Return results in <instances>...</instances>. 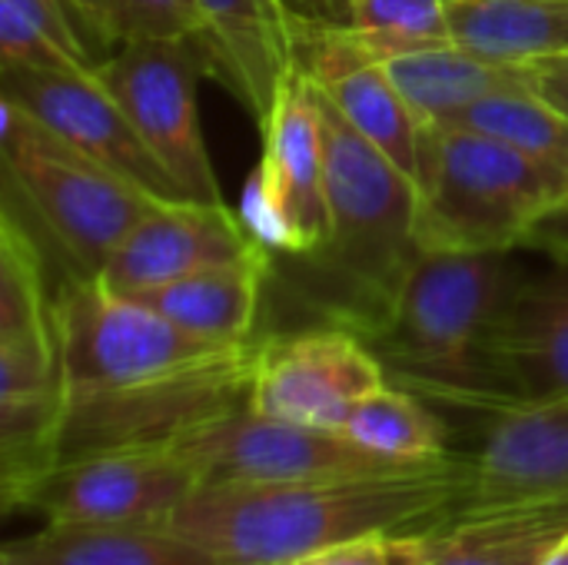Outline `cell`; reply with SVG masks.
<instances>
[{
  "mask_svg": "<svg viewBox=\"0 0 568 565\" xmlns=\"http://www.w3.org/2000/svg\"><path fill=\"white\" fill-rule=\"evenodd\" d=\"M0 565H233L166 529L47 523L7 543Z\"/></svg>",
  "mask_w": 568,
  "mask_h": 565,
  "instance_id": "cell-21",
  "label": "cell"
},
{
  "mask_svg": "<svg viewBox=\"0 0 568 565\" xmlns=\"http://www.w3.org/2000/svg\"><path fill=\"white\" fill-rule=\"evenodd\" d=\"M213 73L203 37L130 40L97 63V77L126 110L153 157L186 200L223 203L200 123V80Z\"/></svg>",
  "mask_w": 568,
  "mask_h": 565,
  "instance_id": "cell-9",
  "label": "cell"
},
{
  "mask_svg": "<svg viewBox=\"0 0 568 565\" xmlns=\"http://www.w3.org/2000/svg\"><path fill=\"white\" fill-rule=\"evenodd\" d=\"M349 27L379 60L453 40L449 0H353Z\"/></svg>",
  "mask_w": 568,
  "mask_h": 565,
  "instance_id": "cell-26",
  "label": "cell"
},
{
  "mask_svg": "<svg viewBox=\"0 0 568 565\" xmlns=\"http://www.w3.org/2000/svg\"><path fill=\"white\" fill-rule=\"evenodd\" d=\"M326 137L329 240L310 256L313 303L333 326L366 343L389 323L423 250L416 243V183L379 153L316 87Z\"/></svg>",
  "mask_w": 568,
  "mask_h": 565,
  "instance_id": "cell-3",
  "label": "cell"
},
{
  "mask_svg": "<svg viewBox=\"0 0 568 565\" xmlns=\"http://www.w3.org/2000/svg\"><path fill=\"white\" fill-rule=\"evenodd\" d=\"M210 480H253V483H296L329 476L389 473L416 463L383 460L343 433L296 426L286 420L260 416L250 406L210 420L170 443Z\"/></svg>",
  "mask_w": 568,
  "mask_h": 565,
  "instance_id": "cell-12",
  "label": "cell"
},
{
  "mask_svg": "<svg viewBox=\"0 0 568 565\" xmlns=\"http://www.w3.org/2000/svg\"><path fill=\"white\" fill-rule=\"evenodd\" d=\"M473 486L476 463L456 453L363 476L210 480L163 529L233 565H290L363 536L429 533L466 506Z\"/></svg>",
  "mask_w": 568,
  "mask_h": 565,
  "instance_id": "cell-2",
  "label": "cell"
},
{
  "mask_svg": "<svg viewBox=\"0 0 568 565\" xmlns=\"http://www.w3.org/2000/svg\"><path fill=\"white\" fill-rule=\"evenodd\" d=\"M486 360L506 406L568 396V266L523 273L493 323Z\"/></svg>",
  "mask_w": 568,
  "mask_h": 565,
  "instance_id": "cell-15",
  "label": "cell"
},
{
  "mask_svg": "<svg viewBox=\"0 0 568 565\" xmlns=\"http://www.w3.org/2000/svg\"><path fill=\"white\" fill-rule=\"evenodd\" d=\"M260 167L250 173L240 216L273 256H316L329 240L326 137L316 83L296 67L270 107Z\"/></svg>",
  "mask_w": 568,
  "mask_h": 565,
  "instance_id": "cell-8",
  "label": "cell"
},
{
  "mask_svg": "<svg viewBox=\"0 0 568 565\" xmlns=\"http://www.w3.org/2000/svg\"><path fill=\"white\" fill-rule=\"evenodd\" d=\"M453 123H466L506 140L552 180L559 200L568 196V113L536 93V87L479 100Z\"/></svg>",
  "mask_w": 568,
  "mask_h": 565,
  "instance_id": "cell-25",
  "label": "cell"
},
{
  "mask_svg": "<svg viewBox=\"0 0 568 565\" xmlns=\"http://www.w3.org/2000/svg\"><path fill=\"white\" fill-rule=\"evenodd\" d=\"M0 160L7 196L60 243L73 273H100L160 196L93 163L30 110L0 97Z\"/></svg>",
  "mask_w": 568,
  "mask_h": 565,
  "instance_id": "cell-7",
  "label": "cell"
},
{
  "mask_svg": "<svg viewBox=\"0 0 568 565\" xmlns=\"http://www.w3.org/2000/svg\"><path fill=\"white\" fill-rule=\"evenodd\" d=\"M266 250L226 203L163 200L106 256L100 280L120 296L153 293L203 266Z\"/></svg>",
  "mask_w": 568,
  "mask_h": 565,
  "instance_id": "cell-14",
  "label": "cell"
},
{
  "mask_svg": "<svg viewBox=\"0 0 568 565\" xmlns=\"http://www.w3.org/2000/svg\"><path fill=\"white\" fill-rule=\"evenodd\" d=\"M57 333L67 393L60 460L170 446L250 406L260 343L190 333L150 303L113 293L97 273H63Z\"/></svg>",
  "mask_w": 568,
  "mask_h": 565,
  "instance_id": "cell-1",
  "label": "cell"
},
{
  "mask_svg": "<svg viewBox=\"0 0 568 565\" xmlns=\"http://www.w3.org/2000/svg\"><path fill=\"white\" fill-rule=\"evenodd\" d=\"M296 20H320V23H349L353 0H286Z\"/></svg>",
  "mask_w": 568,
  "mask_h": 565,
  "instance_id": "cell-32",
  "label": "cell"
},
{
  "mask_svg": "<svg viewBox=\"0 0 568 565\" xmlns=\"http://www.w3.org/2000/svg\"><path fill=\"white\" fill-rule=\"evenodd\" d=\"M90 47V53L100 60H106L113 50L123 47L120 37V23H116V3L113 0H63Z\"/></svg>",
  "mask_w": 568,
  "mask_h": 565,
  "instance_id": "cell-29",
  "label": "cell"
},
{
  "mask_svg": "<svg viewBox=\"0 0 568 565\" xmlns=\"http://www.w3.org/2000/svg\"><path fill=\"white\" fill-rule=\"evenodd\" d=\"M532 87L549 103L568 113V57H552L542 63H532Z\"/></svg>",
  "mask_w": 568,
  "mask_h": 565,
  "instance_id": "cell-31",
  "label": "cell"
},
{
  "mask_svg": "<svg viewBox=\"0 0 568 565\" xmlns=\"http://www.w3.org/2000/svg\"><path fill=\"white\" fill-rule=\"evenodd\" d=\"M13 200L0 213V496L3 509L27 493L63 453V363L57 286L47 280L40 243Z\"/></svg>",
  "mask_w": 568,
  "mask_h": 565,
  "instance_id": "cell-5",
  "label": "cell"
},
{
  "mask_svg": "<svg viewBox=\"0 0 568 565\" xmlns=\"http://www.w3.org/2000/svg\"><path fill=\"white\" fill-rule=\"evenodd\" d=\"M473 463L476 486L459 513L568 486V396L493 413V426Z\"/></svg>",
  "mask_w": 568,
  "mask_h": 565,
  "instance_id": "cell-17",
  "label": "cell"
},
{
  "mask_svg": "<svg viewBox=\"0 0 568 565\" xmlns=\"http://www.w3.org/2000/svg\"><path fill=\"white\" fill-rule=\"evenodd\" d=\"M523 270L509 253H433L416 263L403 296L369 340L396 386L459 410L499 413L506 396L486 360L489 333Z\"/></svg>",
  "mask_w": 568,
  "mask_h": 565,
  "instance_id": "cell-4",
  "label": "cell"
},
{
  "mask_svg": "<svg viewBox=\"0 0 568 565\" xmlns=\"http://www.w3.org/2000/svg\"><path fill=\"white\" fill-rule=\"evenodd\" d=\"M0 70L93 73L97 57L63 0H0Z\"/></svg>",
  "mask_w": 568,
  "mask_h": 565,
  "instance_id": "cell-24",
  "label": "cell"
},
{
  "mask_svg": "<svg viewBox=\"0 0 568 565\" xmlns=\"http://www.w3.org/2000/svg\"><path fill=\"white\" fill-rule=\"evenodd\" d=\"M539 565H568V536Z\"/></svg>",
  "mask_w": 568,
  "mask_h": 565,
  "instance_id": "cell-33",
  "label": "cell"
},
{
  "mask_svg": "<svg viewBox=\"0 0 568 565\" xmlns=\"http://www.w3.org/2000/svg\"><path fill=\"white\" fill-rule=\"evenodd\" d=\"M449 37L499 63L532 67L568 57V0H456Z\"/></svg>",
  "mask_w": 568,
  "mask_h": 565,
  "instance_id": "cell-22",
  "label": "cell"
},
{
  "mask_svg": "<svg viewBox=\"0 0 568 565\" xmlns=\"http://www.w3.org/2000/svg\"><path fill=\"white\" fill-rule=\"evenodd\" d=\"M526 250H536L546 260H552L559 266H568V196L556 200L539 216V223L526 236Z\"/></svg>",
  "mask_w": 568,
  "mask_h": 565,
  "instance_id": "cell-30",
  "label": "cell"
},
{
  "mask_svg": "<svg viewBox=\"0 0 568 565\" xmlns=\"http://www.w3.org/2000/svg\"><path fill=\"white\" fill-rule=\"evenodd\" d=\"M0 97H10L50 127L73 150L123 176L126 183L160 196L186 200L163 163L153 157L126 110L93 73H43V70H0Z\"/></svg>",
  "mask_w": 568,
  "mask_h": 565,
  "instance_id": "cell-13",
  "label": "cell"
},
{
  "mask_svg": "<svg viewBox=\"0 0 568 565\" xmlns=\"http://www.w3.org/2000/svg\"><path fill=\"white\" fill-rule=\"evenodd\" d=\"M423 123H453L479 100L532 87V67L486 60L459 43H436L383 60Z\"/></svg>",
  "mask_w": 568,
  "mask_h": 565,
  "instance_id": "cell-20",
  "label": "cell"
},
{
  "mask_svg": "<svg viewBox=\"0 0 568 565\" xmlns=\"http://www.w3.org/2000/svg\"><path fill=\"white\" fill-rule=\"evenodd\" d=\"M203 43L230 93L256 127L266 123L283 80L296 70V17L286 0H196Z\"/></svg>",
  "mask_w": 568,
  "mask_h": 565,
  "instance_id": "cell-16",
  "label": "cell"
},
{
  "mask_svg": "<svg viewBox=\"0 0 568 565\" xmlns=\"http://www.w3.org/2000/svg\"><path fill=\"white\" fill-rule=\"evenodd\" d=\"M568 536V486L456 513L449 523L409 536L413 565H539Z\"/></svg>",
  "mask_w": 568,
  "mask_h": 565,
  "instance_id": "cell-18",
  "label": "cell"
},
{
  "mask_svg": "<svg viewBox=\"0 0 568 565\" xmlns=\"http://www.w3.org/2000/svg\"><path fill=\"white\" fill-rule=\"evenodd\" d=\"M123 43L203 37L206 23L196 0H113Z\"/></svg>",
  "mask_w": 568,
  "mask_h": 565,
  "instance_id": "cell-27",
  "label": "cell"
},
{
  "mask_svg": "<svg viewBox=\"0 0 568 565\" xmlns=\"http://www.w3.org/2000/svg\"><path fill=\"white\" fill-rule=\"evenodd\" d=\"M273 253L253 250L213 266H203L190 276H180L153 293L133 296L170 316L190 333L220 343H253L263 283L270 276Z\"/></svg>",
  "mask_w": 568,
  "mask_h": 565,
  "instance_id": "cell-19",
  "label": "cell"
},
{
  "mask_svg": "<svg viewBox=\"0 0 568 565\" xmlns=\"http://www.w3.org/2000/svg\"><path fill=\"white\" fill-rule=\"evenodd\" d=\"M356 446L393 463H429L449 456L446 423L406 386H379L346 416L343 430Z\"/></svg>",
  "mask_w": 568,
  "mask_h": 565,
  "instance_id": "cell-23",
  "label": "cell"
},
{
  "mask_svg": "<svg viewBox=\"0 0 568 565\" xmlns=\"http://www.w3.org/2000/svg\"><path fill=\"white\" fill-rule=\"evenodd\" d=\"M559 200L552 180L506 140L429 123L416 180V243L433 253H513Z\"/></svg>",
  "mask_w": 568,
  "mask_h": 565,
  "instance_id": "cell-6",
  "label": "cell"
},
{
  "mask_svg": "<svg viewBox=\"0 0 568 565\" xmlns=\"http://www.w3.org/2000/svg\"><path fill=\"white\" fill-rule=\"evenodd\" d=\"M290 565H413L409 536H363L329 549H316Z\"/></svg>",
  "mask_w": 568,
  "mask_h": 565,
  "instance_id": "cell-28",
  "label": "cell"
},
{
  "mask_svg": "<svg viewBox=\"0 0 568 565\" xmlns=\"http://www.w3.org/2000/svg\"><path fill=\"white\" fill-rule=\"evenodd\" d=\"M203 483L206 476L173 446L100 450L60 460L20 509L47 523L163 529Z\"/></svg>",
  "mask_w": 568,
  "mask_h": 565,
  "instance_id": "cell-10",
  "label": "cell"
},
{
  "mask_svg": "<svg viewBox=\"0 0 568 565\" xmlns=\"http://www.w3.org/2000/svg\"><path fill=\"white\" fill-rule=\"evenodd\" d=\"M386 383L389 376L376 350L359 333L329 323L260 343L250 410L339 433L356 403Z\"/></svg>",
  "mask_w": 568,
  "mask_h": 565,
  "instance_id": "cell-11",
  "label": "cell"
}]
</instances>
